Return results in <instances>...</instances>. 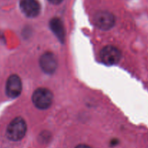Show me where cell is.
I'll list each match as a JSON object with an SVG mask.
<instances>
[{
	"instance_id": "obj_1",
	"label": "cell",
	"mask_w": 148,
	"mask_h": 148,
	"mask_svg": "<svg viewBox=\"0 0 148 148\" xmlns=\"http://www.w3.org/2000/svg\"><path fill=\"white\" fill-rule=\"evenodd\" d=\"M27 132V125L25 120L21 117L14 119L8 125L7 136L11 141H20L25 136Z\"/></svg>"
},
{
	"instance_id": "obj_2",
	"label": "cell",
	"mask_w": 148,
	"mask_h": 148,
	"mask_svg": "<svg viewBox=\"0 0 148 148\" xmlns=\"http://www.w3.org/2000/svg\"><path fill=\"white\" fill-rule=\"evenodd\" d=\"M54 96L52 92L47 88H38L32 95V102L36 108L46 110L52 105Z\"/></svg>"
},
{
	"instance_id": "obj_3",
	"label": "cell",
	"mask_w": 148,
	"mask_h": 148,
	"mask_svg": "<svg viewBox=\"0 0 148 148\" xmlns=\"http://www.w3.org/2000/svg\"><path fill=\"white\" fill-rule=\"evenodd\" d=\"M93 22L98 28L104 31L113 28L116 23L115 16L108 11H99L93 18Z\"/></svg>"
},
{
	"instance_id": "obj_4",
	"label": "cell",
	"mask_w": 148,
	"mask_h": 148,
	"mask_svg": "<svg viewBox=\"0 0 148 148\" xmlns=\"http://www.w3.org/2000/svg\"><path fill=\"white\" fill-rule=\"evenodd\" d=\"M101 61L107 65H113L117 64L121 58L120 49L114 46L105 47L99 53Z\"/></svg>"
},
{
	"instance_id": "obj_5",
	"label": "cell",
	"mask_w": 148,
	"mask_h": 148,
	"mask_svg": "<svg viewBox=\"0 0 148 148\" xmlns=\"http://www.w3.org/2000/svg\"><path fill=\"white\" fill-rule=\"evenodd\" d=\"M39 65L45 73H54L56 71L58 65L57 57L51 52H45L39 59Z\"/></svg>"
},
{
	"instance_id": "obj_6",
	"label": "cell",
	"mask_w": 148,
	"mask_h": 148,
	"mask_svg": "<svg viewBox=\"0 0 148 148\" xmlns=\"http://www.w3.org/2000/svg\"><path fill=\"white\" fill-rule=\"evenodd\" d=\"M22 92V82L18 75L13 74L8 78L6 83V94L9 97L16 98Z\"/></svg>"
},
{
	"instance_id": "obj_7",
	"label": "cell",
	"mask_w": 148,
	"mask_h": 148,
	"mask_svg": "<svg viewBox=\"0 0 148 148\" xmlns=\"http://www.w3.org/2000/svg\"><path fill=\"white\" fill-rule=\"evenodd\" d=\"M20 7L28 18H35L40 12V5L37 0H21Z\"/></svg>"
},
{
	"instance_id": "obj_8",
	"label": "cell",
	"mask_w": 148,
	"mask_h": 148,
	"mask_svg": "<svg viewBox=\"0 0 148 148\" xmlns=\"http://www.w3.org/2000/svg\"><path fill=\"white\" fill-rule=\"evenodd\" d=\"M49 25L50 29L55 34L57 38L63 43L65 39V30L62 21L60 18H54L50 21Z\"/></svg>"
},
{
	"instance_id": "obj_9",
	"label": "cell",
	"mask_w": 148,
	"mask_h": 148,
	"mask_svg": "<svg viewBox=\"0 0 148 148\" xmlns=\"http://www.w3.org/2000/svg\"><path fill=\"white\" fill-rule=\"evenodd\" d=\"M62 1L63 0H49V2H51L52 4H54V5H59Z\"/></svg>"
},
{
	"instance_id": "obj_10",
	"label": "cell",
	"mask_w": 148,
	"mask_h": 148,
	"mask_svg": "<svg viewBox=\"0 0 148 148\" xmlns=\"http://www.w3.org/2000/svg\"><path fill=\"white\" fill-rule=\"evenodd\" d=\"M76 148H92V147H91L90 146L86 145H78V146H76Z\"/></svg>"
}]
</instances>
